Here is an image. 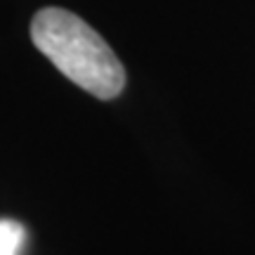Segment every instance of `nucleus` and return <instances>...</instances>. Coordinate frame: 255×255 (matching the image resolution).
<instances>
[{
	"mask_svg": "<svg viewBox=\"0 0 255 255\" xmlns=\"http://www.w3.org/2000/svg\"><path fill=\"white\" fill-rule=\"evenodd\" d=\"M33 45L78 88L100 100H114L126 85V71L107 40L81 17L45 7L31 21Z\"/></svg>",
	"mask_w": 255,
	"mask_h": 255,
	"instance_id": "1",
	"label": "nucleus"
},
{
	"mask_svg": "<svg viewBox=\"0 0 255 255\" xmlns=\"http://www.w3.org/2000/svg\"><path fill=\"white\" fill-rule=\"evenodd\" d=\"M26 241L24 227L14 220H0V255H19Z\"/></svg>",
	"mask_w": 255,
	"mask_h": 255,
	"instance_id": "2",
	"label": "nucleus"
}]
</instances>
